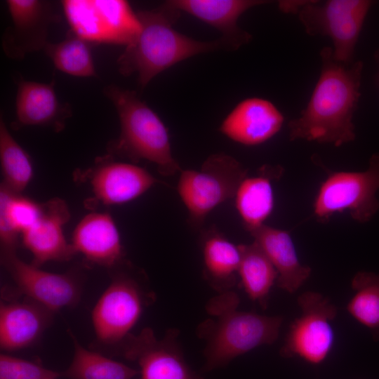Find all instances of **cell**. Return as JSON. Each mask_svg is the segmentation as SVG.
<instances>
[{"mask_svg":"<svg viewBox=\"0 0 379 379\" xmlns=\"http://www.w3.org/2000/svg\"><path fill=\"white\" fill-rule=\"evenodd\" d=\"M11 23L2 36L5 54L22 59L27 54L44 49L51 24L58 20L53 5L41 0H7Z\"/></svg>","mask_w":379,"mask_h":379,"instance_id":"5bb4252c","label":"cell"},{"mask_svg":"<svg viewBox=\"0 0 379 379\" xmlns=\"http://www.w3.org/2000/svg\"><path fill=\"white\" fill-rule=\"evenodd\" d=\"M249 233L276 269L278 287L289 293L297 291L312 270L300 262L289 232L265 224Z\"/></svg>","mask_w":379,"mask_h":379,"instance_id":"44dd1931","label":"cell"},{"mask_svg":"<svg viewBox=\"0 0 379 379\" xmlns=\"http://www.w3.org/2000/svg\"><path fill=\"white\" fill-rule=\"evenodd\" d=\"M58 372L6 352L0 354V379H57Z\"/></svg>","mask_w":379,"mask_h":379,"instance_id":"f546056e","label":"cell"},{"mask_svg":"<svg viewBox=\"0 0 379 379\" xmlns=\"http://www.w3.org/2000/svg\"><path fill=\"white\" fill-rule=\"evenodd\" d=\"M374 58H375V60L378 66V75H377V81H378V83L379 84V48H378L376 50V51L374 53Z\"/></svg>","mask_w":379,"mask_h":379,"instance_id":"4dcf8cb0","label":"cell"},{"mask_svg":"<svg viewBox=\"0 0 379 379\" xmlns=\"http://www.w3.org/2000/svg\"><path fill=\"white\" fill-rule=\"evenodd\" d=\"M284 118L270 101L249 98L238 103L222 121L220 131L233 141L247 146L265 142L281 128Z\"/></svg>","mask_w":379,"mask_h":379,"instance_id":"ac0fdd59","label":"cell"},{"mask_svg":"<svg viewBox=\"0 0 379 379\" xmlns=\"http://www.w3.org/2000/svg\"><path fill=\"white\" fill-rule=\"evenodd\" d=\"M108 272L110 282L91 312L95 342L90 348L115 356L156 295L144 271L128 260Z\"/></svg>","mask_w":379,"mask_h":379,"instance_id":"277c9868","label":"cell"},{"mask_svg":"<svg viewBox=\"0 0 379 379\" xmlns=\"http://www.w3.org/2000/svg\"><path fill=\"white\" fill-rule=\"evenodd\" d=\"M321 68L306 107L288 124L291 141L305 140L340 147L355 139L353 117L361 96L364 64L337 60L332 47L320 51Z\"/></svg>","mask_w":379,"mask_h":379,"instance_id":"6da1fadb","label":"cell"},{"mask_svg":"<svg viewBox=\"0 0 379 379\" xmlns=\"http://www.w3.org/2000/svg\"><path fill=\"white\" fill-rule=\"evenodd\" d=\"M71 115L70 105L62 103L58 99L54 82L44 84L19 77L13 128L42 126L60 131Z\"/></svg>","mask_w":379,"mask_h":379,"instance_id":"d6986e66","label":"cell"},{"mask_svg":"<svg viewBox=\"0 0 379 379\" xmlns=\"http://www.w3.org/2000/svg\"><path fill=\"white\" fill-rule=\"evenodd\" d=\"M239 302V295L232 290L218 293L206 304L211 317L196 330L205 342L204 371L223 367L237 357L271 345L278 338L281 317L240 311Z\"/></svg>","mask_w":379,"mask_h":379,"instance_id":"3957f363","label":"cell"},{"mask_svg":"<svg viewBox=\"0 0 379 379\" xmlns=\"http://www.w3.org/2000/svg\"><path fill=\"white\" fill-rule=\"evenodd\" d=\"M300 314L289 326L279 350L284 358H298L318 366L328 357L335 335L332 321L337 307L319 293L307 291L297 299Z\"/></svg>","mask_w":379,"mask_h":379,"instance_id":"30bf717a","label":"cell"},{"mask_svg":"<svg viewBox=\"0 0 379 379\" xmlns=\"http://www.w3.org/2000/svg\"><path fill=\"white\" fill-rule=\"evenodd\" d=\"M44 50L62 72L79 77L96 75L91 44L72 31L60 42H48Z\"/></svg>","mask_w":379,"mask_h":379,"instance_id":"f1b7e54d","label":"cell"},{"mask_svg":"<svg viewBox=\"0 0 379 379\" xmlns=\"http://www.w3.org/2000/svg\"><path fill=\"white\" fill-rule=\"evenodd\" d=\"M76 177L90 185L93 194L90 201L107 206L133 201L159 182L145 168L115 161L109 154L98 158L90 168L77 172Z\"/></svg>","mask_w":379,"mask_h":379,"instance_id":"4fadbf2b","label":"cell"},{"mask_svg":"<svg viewBox=\"0 0 379 379\" xmlns=\"http://www.w3.org/2000/svg\"><path fill=\"white\" fill-rule=\"evenodd\" d=\"M0 161L4 185L16 194H22L33 176L30 157L8 131L4 119L0 120Z\"/></svg>","mask_w":379,"mask_h":379,"instance_id":"83f0119b","label":"cell"},{"mask_svg":"<svg viewBox=\"0 0 379 379\" xmlns=\"http://www.w3.org/2000/svg\"><path fill=\"white\" fill-rule=\"evenodd\" d=\"M0 305V347L4 352L34 345L52 324L54 312L27 297Z\"/></svg>","mask_w":379,"mask_h":379,"instance_id":"2e32d148","label":"cell"},{"mask_svg":"<svg viewBox=\"0 0 379 379\" xmlns=\"http://www.w3.org/2000/svg\"><path fill=\"white\" fill-rule=\"evenodd\" d=\"M104 93L114 104L120 122V135L108 144V154L133 163L150 161L164 176L181 171L171 152L167 128L156 112L135 91L109 85Z\"/></svg>","mask_w":379,"mask_h":379,"instance_id":"5b68a950","label":"cell"},{"mask_svg":"<svg viewBox=\"0 0 379 379\" xmlns=\"http://www.w3.org/2000/svg\"><path fill=\"white\" fill-rule=\"evenodd\" d=\"M180 11L167 1L158 8L137 13L141 31L135 40L126 46L117 60L124 76L136 73L138 84L145 88L151 80L173 65L194 55L227 48L221 38L201 41L173 28Z\"/></svg>","mask_w":379,"mask_h":379,"instance_id":"7a4b0ae2","label":"cell"},{"mask_svg":"<svg viewBox=\"0 0 379 379\" xmlns=\"http://www.w3.org/2000/svg\"><path fill=\"white\" fill-rule=\"evenodd\" d=\"M67 333L73 345L72 360L61 376L69 379H133L139 371L91 348H86L70 328Z\"/></svg>","mask_w":379,"mask_h":379,"instance_id":"d4e9b609","label":"cell"},{"mask_svg":"<svg viewBox=\"0 0 379 379\" xmlns=\"http://www.w3.org/2000/svg\"><path fill=\"white\" fill-rule=\"evenodd\" d=\"M69 218V210L64 200L53 198L42 203L40 217L21 234L22 245L32 255V265L40 267L50 261H69L76 255L63 233V227Z\"/></svg>","mask_w":379,"mask_h":379,"instance_id":"9a60e30c","label":"cell"},{"mask_svg":"<svg viewBox=\"0 0 379 379\" xmlns=\"http://www.w3.org/2000/svg\"><path fill=\"white\" fill-rule=\"evenodd\" d=\"M373 4L368 0L281 1L279 7L284 13L297 14L308 35L329 37L335 58L351 63Z\"/></svg>","mask_w":379,"mask_h":379,"instance_id":"8992f818","label":"cell"},{"mask_svg":"<svg viewBox=\"0 0 379 379\" xmlns=\"http://www.w3.org/2000/svg\"><path fill=\"white\" fill-rule=\"evenodd\" d=\"M1 263L18 293L54 312L74 307L80 302L84 278L79 271L54 273L21 260L16 251H1Z\"/></svg>","mask_w":379,"mask_h":379,"instance_id":"8fae6325","label":"cell"},{"mask_svg":"<svg viewBox=\"0 0 379 379\" xmlns=\"http://www.w3.org/2000/svg\"><path fill=\"white\" fill-rule=\"evenodd\" d=\"M42 212V204L0 187L1 248L16 250L20 234L31 227Z\"/></svg>","mask_w":379,"mask_h":379,"instance_id":"cb8c5ba5","label":"cell"},{"mask_svg":"<svg viewBox=\"0 0 379 379\" xmlns=\"http://www.w3.org/2000/svg\"><path fill=\"white\" fill-rule=\"evenodd\" d=\"M260 171L257 176L244 178L234 197L236 209L248 232L265 225L272 213L274 196L272 180L281 176L282 168L265 166Z\"/></svg>","mask_w":379,"mask_h":379,"instance_id":"7402d4cb","label":"cell"},{"mask_svg":"<svg viewBox=\"0 0 379 379\" xmlns=\"http://www.w3.org/2000/svg\"><path fill=\"white\" fill-rule=\"evenodd\" d=\"M241 260L238 279L248 298L265 309L278 274L274 265L255 243L239 244Z\"/></svg>","mask_w":379,"mask_h":379,"instance_id":"484cf974","label":"cell"},{"mask_svg":"<svg viewBox=\"0 0 379 379\" xmlns=\"http://www.w3.org/2000/svg\"><path fill=\"white\" fill-rule=\"evenodd\" d=\"M72 245L88 264L108 270L127 259L117 227L107 213L93 212L85 215L75 227Z\"/></svg>","mask_w":379,"mask_h":379,"instance_id":"e0dca14e","label":"cell"},{"mask_svg":"<svg viewBox=\"0 0 379 379\" xmlns=\"http://www.w3.org/2000/svg\"><path fill=\"white\" fill-rule=\"evenodd\" d=\"M167 2L215 27L222 34L228 48L235 50L247 44L251 35L238 25L239 17L248 9L268 1L261 0H171Z\"/></svg>","mask_w":379,"mask_h":379,"instance_id":"ffe728a7","label":"cell"},{"mask_svg":"<svg viewBox=\"0 0 379 379\" xmlns=\"http://www.w3.org/2000/svg\"><path fill=\"white\" fill-rule=\"evenodd\" d=\"M203 276L218 293L232 291L238 280L241 260L239 245L216 229L206 230L201 237Z\"/></svg>","mask_w":379,"mask_h":379,"instance_id":"603a6c76","label":"cell"},{"mask_svg":"<svg viewBox=\"0 0 379 379\" xmlns=\"http://www.w3.org/2000/svg\"><path fill=\"white\" fill-rule=\"evenodd\" d=\"M353 295L345 309L365 326L375 341L379 340V273L360 271L351 281Z\"/></svg>","mask_w":379,"mask_h":379,"instance_id":"4316f807","label":"cell"},{"mask_svg":"<svg viewBox=\"0 0 379 379\" xmlns=\"http://www.w3.org/2000/svg\"><path fill=\"white\" fill-rule=\"evenodd\" d=\"M247 173L239 161L224 153L209 156L199 171H181L177 190L190 223L199 227L214 208L233 198Z\"/></svg>","mask_w":379,"mask_h":379,"instance_id":"52a82bcc","label":"cell"},{"mask_svg":"<svg viewBox=\"0 0 379 379\" xmlns=\"http://www.w3.org/2000/svg\"><path fill=\"white\" fill-rule=\"evenodd\" d=\"M62 8L71 30L90 44L126 46L141 31V23L124 0H65Z\"/></svg>","mask_w":379,"mask_h":379,"instance_id":"9c48e42d","label":"cell"},{"mask_svg":"<svg viewBox=\"0 0 379 379\" xmlns=\"http://www.w3.org/2000/svg\"><path fill=\"white\" fill-rule=\"evenodd\" d=\"M179 331L171 328L161 339L149 327L131 333L116 355L139 366L141 379H204L187 363L178 340Z\"/></svg>","mask_w":379,"mask_h":379,"instance_id":"7c38bea8","label":"cell"},{"mask_svg":"<svg viewBox=\"0 0 379 379\" xmlns=\"http://www.w3.org/2000/svg\"><path fill=\"white\" fill-rule=\"evenodd\" d=\"M379 154H373L364 171H335L321 184L314 197L313 213L321 222L348 211L357 222L371 220L379 210Z\"/></svg>","mask_w":379,"mask_h":379,"instance_id":"ba28073f","label":"cell"}]
</instances>
